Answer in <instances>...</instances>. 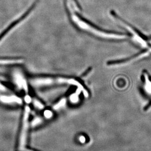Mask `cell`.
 <instances>
[{"mask_svg":"<svg viewBox=\"0 0 151 151\" xmlns=\"http://www.w3.org/2000/svg\"><path fill=\"white\" fill-rule=\"evenodd\" d=\"M34 105H35V106L38 108L39 109H43L44 107L43 105L41 102H39V101L37 100V99H34Z\"/></svg>","mask_w":151,"mask_h":151,"instance_id":"9","label":"cell"},{"mask_svg":"<svg viewBox=\"0 0 151 151\" xmlns=\"http://www.w3.org/2000/svg\"><path fill=\"white\" fill-rule=\"evenodd\" d=\"M1 102L4 103H17L21 104L22 100L17 96H1L0 97Z\"/></svg>","mask_w":151,"mask_h":151,"instance_id":"8","label":"cell"},{"mask_svg":"<svg viewBox=\"0 0 151 151\" xmlns=\"http://www.w3.org/2000/svg\"><path fill=\"white\" fill-rule=\"evenodd\" d=\"M69 13L75 24L80 29L89 32L96 37L106 39H115V40H123L127 39L129 37V34H122V33H116V32H106L98 29L93 25H90L88 22L79 17L78 15L74 13L72 9H68Z\"/></svg>","mask_w":151,"mask_h":151,"instance_id":"2","label":"cell"},{"mask_svg":"<svg viewBox=\"0 0 151 151\" xmlns=\"http://www.w3.org/2000/svg\"><path fill=\"white\" fill-rule=\"evenodd\" d=\"M5 89V87L3 84L0 83V90H4Z\"/></svg>","mask_w":151,"mask_h":151,"instance_id":"10","label":"cell"},{"mask_svg":"<svg viewBox=\"0 0 151 151\" xmlns=\"http://www.w3.org/2000/svg\"><path fill=\"white\" fill-rule=\"evenodd\" d=\"M32 83L37 86H53L55 84H68L76 86L82 91L86 97L88 96V94L86 89L80 81L74 78L64 77H51L40 76L34 78Z\"/></svg>","mask_w":151,"mask_h":151,"instance_id":"3","label":"cell"},{"mask_svg":"<svg viewBox=\"0 0 151 151\" xmlns=\"http://www.w3.org/2000/svg\"><path fill=\"white\" fill-rule=\"evenodd\" d=\"M22 62L23 60L21 58H0V65L20 64Z\"/></svg>","mask_w":151,"mask_h":151,"instance_id":"7","label":"cell"},{"mask_svg":"<svg viewBox=\"0 0 151 151\" xmlns=\"http://www.w3.org/2000/svg\"><path fill=\"white\" fill-rule=\"evenodd\" d=\"M140 87L141 91L149 97L148 102L144 108V111H147L151 109V75L147 70H143L142 72Z\"/></svg>","mask_w":151,"mask_h":151,"instance_id":"4","label":"cell"},{"mask_svg":"<svg viewBox=\"0 0 151 151\" xmlns=\"http://www.w3.org/2000/svg\"><path fill=\"white\" fill-rule=\"evenodd\" d=\"M30 108L28 106H26L25 112L24 114L23 125H22V130L21 132L20 137L19 140V150L21 151H25L26 145L27 138L28 128H29V122L28 119L29 117Z\"/></svg>","mask_w":151,"mask_h":151,"instance_id":"5","label":"cell"},{"mask_svg":"<svg viewBox=\"0 0 151 151\" xmlns=\"http://www.w3.org/2000/svg\"><path fill=\"white\" fill-rule=\"evenodd\" d=\"M25 151H32V150H29V149H27L26 150H25Z\"/></svg>","mask_w":151,"mask_h":151,"instance_id":"11","label":"cell"},{"mask_svg":"<svg viewBox=\"0 0 151 151\" xmlns=\"http://www.w3.org/2000/svg\"><path fill=\"white\" fill-rule=\"evenodd\" d=\"M110 13L119 25L129 32L132 40L139 48H141V51H148L151 53V36L144 35L137 28L121 18L115 12L111 11Z\"/></svg>","mask_w":151,"mask_h":151,"instance_id":"1","label":"cell"},{"mask_svg":"<svg viewBox=\"0 0 151 151\" xmlns=\"http://www.w3.org/2000/svg\"><path fill=\"white\" fill-rule=\"evenodd\" d=\"M37 1L35 2L32 4V6L29 7V9L23 15H22L21 17L19 18L18 19H17L16 20L14 21V22H12V23L10 24L9 26L7 27L6 28V29H4L0 34V41L2 40V39L4 37H6V35H7V34H8V33L10 32V31H12V29H13L15 27L17 26L18 25V24L23 21L24 19H26L28 17V15H29L32 11L34 10V8L35 7V6L37 4Z\"/></svg>","mask_w":151,"mask_h":151,"instance_id":"6","label":"cell"}]
</instances>
